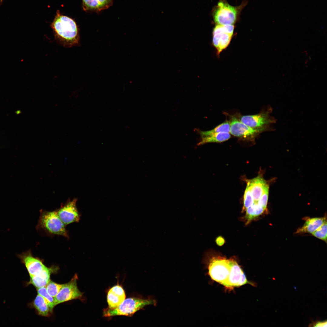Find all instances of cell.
<instances>
[{"instance_id": "cell-24", "label": "cell", "mask_w": 327, "mask_h": 327, "mask_svg": "<svg viewBox=\"0 0 327 327\" xmlns=\"http://www.w3.org/2000/svg\"><path fill=\"white\" fill-rule=\"evenodd\" d=\"M64 284L55 283L50 280L45 286L47 291L51 296L54 297L59 292Z\"/></svg>"}, {"instance_id": "cell-18", "label": "cell", "mask_w": 327, "mask_h": 327, "mask_svg": "<svg viewBox=\"0 0 327 327\" xmlns=\"http://www.w3.org/2000/svg\"><path fill=\"white\" fill-rule=\"evenodd\" d=\"M32 306L40 315L48 317L51 315L53 311L51 309L45 299L38 294L32 302Z\"/></svg>"}, {"instance_id": "cell-12", "label": "cell", "mask_w": 327, "mask_h": 327, "mask_svg": "<svg viewBox=\"0 0 327 327\" xmlns=\"http://www.w3.org/2000/svg\"><path fill=\"white\" fill-rule=\"evenodd\" d=\"M17 256L25 266L30 276L39 274L46 266L41 260L33 256L31 249L18 254Z\"/></svg>"}, {"instance_id": "cell-28", "label": "cell", "mask_w": 327, "mask_h": 327, "mask_svg": "<svg viewBox=\"0 0 327 327\" xmlns=\"http://www.w3.org/2000/svg\"><path fill=\"white\" fill-rule=\"evenodd\" d=\"M216 242L218 245L221 246L224 244L225 242V241L222 237L219 236L216 238Z\"/></svg>"}, {"instance_id": "cell-15", "label": "cell", "mask_w": 327, "mask_h": 327, "mask_svg": "<svg viewBox=\"0 0 327 327\" xmlns=\"http://www.w3.org/2000/svg\"><path fill=\"white\" fill-rule=\"evenodd\" d=\"M248 181L254 202H257L268 185L265 180L259 176Z\"/></svg>"}, {"instance_id": "cell-7", "label": "cell", "mask_w": 327, "mask_h": 327, "mask_svg": "<svg viewBox=\"0 0 327 327\" xmlns=\"http://www.w3.org/2000/svg\"><path fill=\"white\" fill-rule=\"evenodd\" d=\"M237 16V10L236 7L220 2L214 12L213 18L217 25H233L236 20Z\"/></svg>"}, {"instance_id": "cell-17", "label": "cell", "mask_w": 327, "mask_h": 327, "mask_svg": "<svg viewBox=\"0 0 327 327\" xmlns=\"http://www.w3.org/2000/svg\"><path fill=\"white\" fill-rule=\"evenodd\" d=\"M326 220V218L325 217L309 218L306 221L302 227L297 230L296 233H307L312 234Z\"/></svg>"}, {"instance_id": "cell-4", "label": "cell", "mask_w": 327, "mask_h": 327, "mask_svg": "<svg viewBox=\"0 0 327 327\" xmlns=\"http://www.w3.org/2000/svg\"><path fill=\"white\" fill-rule=\"evenodd\" d=\"M207 264L209 274L211 279L223 285L229 274L228 259L221 257L212 258Z\"/></svg>"}, {"instance_id": "cell-25", "label": "cell", "mask_w": 327, "mask_h": 327, "mask_svg": "<svg viewBox=\"0 0 327 327\" xmlns=\"http://www.w3.org/2000/svg\"><path fill=\"white\" fill-rule=\"evenodd\" d=\"M315 237L327 242V221L324 223L312 233Z\"/></svg>"}, {"instance_id": "cell-20", "label": "cell", "mask_w": 327, "mask_h": 327, "mask_svg": "<svg viewBox=\"0 0 327 327\" xmlns=\"http://www.w3.org/2000/svg\"><path fill=\"white\" fill-rule=\"evenodd\" d=\"M266 209L259 206L257 202H254L246 210L245 218L247 220L246 224L252 220L261 215Z\"/></svg>"}, {"instance_id": "cell-23", "label": "cell", "mask_w": 327, "mask_h": 327, "mask_svg": "<svg viewBox=\"0 0 327 327\" xmlns=\"http://www.w3.org/2000/svg\"><path fill=\"white\" fill-rule=\"evenodd\" d=\"M38 294L42 296L46 300L51 309L53 311L56 306L54 298L50 296L47 292L45 287L37 289Z\"/></svg>"}, {"instance_id": "cell-3", "label": "cell", "mask_w": 327, "mask_h": 327, "mask_svg": "<svg viewBox=\"0 0 327 327\" xmlns=\"http://www.w3.org/2000/svg\"><path fill=\"white\" fill-rule=\"evenodd\" d=\"M154 300L131 298L125 299L118 307L112 309L108 308L105 309L103 316L109 317L116 315L130 316L133 315L137 311L145 306L155 305Z\"/></svg>"}, {"instance_id": "cell-14", "label": "cell", "mask_w": 327, "mask_h": 327, "mask_svg": "<svg viewBox=\"0 0 327 327\" xmlns=\"http://www.w3.org/2000/svg\"><path fill=\"white\" fill-rule=\"evenodd\" d=\"M57 269L55 266L50 268L46 266L39 274L30 276L29 281L27 284L32 285L36 289L45 287L50 280L51 274Z\"/></svg>"}, {"instance_id": "cell-10", "label": "cell", "mask_w": 327, "mask_h": 327, "mask_svg": "<svg viewBox=\"0 0 327 327\" xmlns=\"http://www.w3.org/2000/svg\"><path fill=\"white\" fill-rule=\"evenodd\" d=\"M77 199L68 201L59 208L56 210L59 218L66 226L74 223L78 222L81 215L76 205Z\"/></svg>"}, {"instance_id": "cell-16", "label": "cell", "mask_w": 327, "mask_h": 327, "mask_svg": "<svg viewBox=\"0 0 327 327\" xmlns=\"http://www.w3.org/2000/svg\"><path fill=\"white\" fill-rule=\"evenodd\" d=\"M114 0H82L84 8L87 10L97 12L108 8Z\"/></svg>"}, {"instance_id": "cell-5", "label": "cell", "mask_w": 327, "mask_h": 327, "mask_svg": "<svg viewBox=\"0 0 327 327\" xmlns=\"http://www.w3.org/2000/svg\"><path fill=\"white\" fill-rule=\"evenodd\" d=\"M234 29L233 25H216L213 31V43L220 54L230 44Z\"/></svg>"}, {"instance_id": "cell-29", "label": "cell", "mask_w": 327, "mask_h": 327, "mask_svg": "<svg viewBox=\"0 0 327 327\" xmlns=\"http://www.w3.org/2000/svg\"><path fill=\"white\" fill-rule=\"evenodd\" d=\"M3 0H0V2H2Z\"/></svg>"}, {"instance_id": "cell-6", "label": "cell", "mask_w": 327, "mask_h": 327, "mask_svg": "<svg viewBox=\"0 0 327 327\" xmlns=\"http://www.w3.org/2000/svg\"><path fill=\"white\" fill-rule=\"evenodd\" d=\"M78 276L75 274L68 282L64 284L59 292L54 297L56 305L72 300L80 299L83 293L79 290L77 285Z\"/></svg>"}, {"instance_id": "cell-11", "label": "cell", "mask_w": 327, "mask_h": 327, "mask_svg": "<svg viewBox=\"0 0 327 327\" xmlns=\"http://www.w3.org/2000/svg\"><path fill=\"white\" fill-rule=\"evenodd\" d=\"M230 266L229 275L223 285L228 289L243 285L248 283L242 269L236 262L233 259H228Z\"/></svg>"}, {"instance_id": "cell-9", "label": "cell", "mask_w": 327, "mask_h": 327, "mask_svg": "<svg viewBox=\"0 0 327 327\" xmlns=\"http://www.w3.org/2000/svg\"><path fill=\"white\" fill-rule=\"evenodd\" d=\"M266 130L263 129H254L250 127L243 123L235 117H232L230 122V133L235 137L252 140L259 134Z\"/></svg>"}, {"instance_id": "cell-21", "label": "cell", "mask_w": 327, "mask_h": 327, "mask_svg": "<svg viewBox=\"0 0 327 327\" xmlns=\"http://www.w3.org/2000/svg\"><path fill=\"white\" fill-rule=\"evenodd\" d=\"M230 122L226 121L218 125L213 129L206 131H199L201 137L213 134L222 132L230 133Z\"/></svg>"}, {"instance_id": "cell-26", "label": "cell", "mask_w": 327, "mask_h": 327, "mask_svg": "<svg viewBox=\"0 0 327 327\" xmlns=\"http://www.w3.org/2000/svg\"><path fill=\"white\" fill-rule=\"evenodd\" d=\"M269 186H267L257 202L258 205L266 209L268 199Z\"/></svg>"}, {"instance_id": "cell-8", "label": "cell", "mask_w": 327, "mask_h": 327, "mask_svg": "<svg viewBox=\"0 0 327 327\" xmlns=\"http://www.w3.org/2000/svg\"><path fill=\"white\" fill-rule=\"evenodd\" d=\"M269 110L254 115H243L239 120L247 126L254 129H263L266 130L269 125L276 122L275 119L270 116Z\"/></svg>"}, {"instance_id": "cell-1", "label": "cell", "mask_w": 327, "mask_h": 327, "mask_svg": "<svg viewBox=\"0 0 327 327\" xmlns=\"http://www.w3.org/2000/svg\"><path fill=\"white\" fill-rule=\"evenodd\" d=\"M55 39L61 46L71 48L79 44L80 36L76 23L66 16L57 15L51 24Z\"/></svg>"}, {"instance_id": "cell-22", "label": "cell", "mask_w": 327, "mask_h": 327, "mask_svg": "<svg viewBox=\"0 0 327 327\" xmlns=\"http://www.w3.org/2000/svg\"><path fill=\"white\" fill-rule=\"evenodd\" d=\"M247 184L243 197V211L246 210L248 207L252 205L254 202L249 181H247Z\"/></svg>"}, {"instance_id": "cell-13", "label": "cell", "mask_w": 327, "mask_h": 327, "mask_svg": "<svg viewBox=\"0 0 327 327\" xmlns=\"http://www.w3.org/2000/svg\"><path fill=\"white\" fill-rule=\"evenodd\" d=\"M125 298V293L121 286L117 285L113 286L109 289L107 294L108 308L112 309L118 307Z\"/></svg>"}, {"instance_id": "cell-27", "label": "cell", "mask_w": 327, "mask_h": 327, "mask_svg": "<svg viewBox=\"0 0 327 327\" xmlns=\"http://www.w3.org/2000/svg\"><path fill=\"white\" fill-rule=\"evenodd\" d=\"M327 325L326 320L322 321H317L313 324V326L315 327H326Z\"/></svg>"}, {"instance_id": "cell-2", "label": "cell", "mask_w": 327, "mask_h": 327, "mask_svg": "<svg viewBox=\"0 0 327 327\" xmlns=\"http://www.w3.org/2000/svg\"><path fill=\"white\" fill-rule=\"evenodd\" d=\"M36 229L39 232L48 236H60L69 238L66 226L59 218L56 210H41Z\"/></svg>"}, {"instance_id": "cell-19", "label": "cell", "mask_w": 327, "mask_h": 327, "mask_svg": "<svg viewBox=\"0 0 327 327\" xmlns=\"http://www.w3.org/2000/svg\"><path fill=\"white\" fill-rule=\"evenodd\" d=\"M230 133L222 132L213 134L201 137L200 141L198 145H200L210 143H221L229 139L231 137Z\"/></svg>"}]
</instances>
